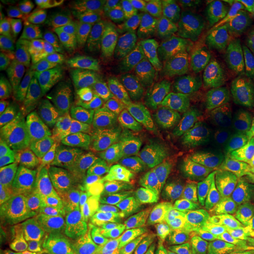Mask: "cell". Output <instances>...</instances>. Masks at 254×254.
<instances>
[{"instance_id":"cell-1","label":"cell","mask_w":254,"mask_h":254,"mask_svg":"<svg viewBox=\"0 0 254 254\" xmlns=\"http://www.w3.org/2000/svg\"><path fill=\"white\" fill-rule=\"evenodd\" d=\"M159 174L151 165L135 168L107 180L87 179L85 190L94 200L104 222L106 240L116 236L154 198Z\"/></svg>"},{"instance_id":"cell-2","label":"cell","mask_w":254,"mask_h":254,"mask_svg":"<svg viewBox=\"0 0 254 254\" xmlns=\"http://www.w3.org/2000/svg\"><path fill=\"white\" fill-rule=\"evenodd\" d=\"M178 195L192 225L226 218L254 198L249 186L233 177L201 172H182L176 179Z\"/></svg>"},{"instance_id":"cell-3","label":"cell","mask_w":254,"mask_h":254,"mask_svg":"<svg viewBox=\"0 0 254 254\" xmlns=\"http://www.w3.org/2000/svg\"><path fill=\"white\" fill-rule=\"evenodd\" d=\"M171 166L183 172H201L246 179L251 165L244 148L217 139H192L167 151Z\"/></svg>"},{"instance_id":"cell-4","label":"cell","mask_w":254,"mask_h":254,"mask_svg":"<svg viewBox=\"0 0 254 254\" xmlns=\"http://www.w3.org/2000/svg\"><path fill=\"white\" fill-rule=\"evenodd\" d=\"M126 254H182L183 231L176 211L164 204L146 206L117 239Z\"/></svg>"},{"instance_id":"cell-5","label":"cell","mask_w":254,"mask_h":254,"mask_svg":"<svg viewBox=\"0 0 254 254\" xmlns=\"http://www.w3.org/2000/svg\"><path fill=\"white\" fill-rule=\"evenodd\" d=\"M63 178L62 165L38 146L30 151L23 167L15 174L21 200L31 215L33 234L45 221L60 192Z\"/></svg>"},{"instance_id":"cell-6","label":"cell","mask_w":254,"mask_h":254,"mask_svg":"<svg viewBox=\"0 0 254 254\" xmlns=\"http://www.w3.org/2000/svg\"><path fill=\"white\" fill-rule=\"evenodd\" d=\"M74 103L47 97L39 111L37 145L49 157L72 170L77 161L79 142L73 131Z\"/></svg>"},{"instance_id":"cell-7","label":"cell","mask_w":254,"mask_h":254,"mask_svg":"<svg viewBox=\"0 0 254 254\" xmlns=\"http://www.w3.org/2000/svg\"><path fill=\"white\" fill-rule=\"evenodd\" d=\"M176 17L187 36L228 27H254V0H193L178 6Z\"/></svg>"},{"instance_id":"cell-8","label":"cell","mask_w":254,"mask_h":254,"mask_svg":"<svg viewBox=\"0 0 254 254\" xmlns=\"http://www.w3.org/2000/svg\"><path fill=\"white\" fill-rule=\"evenodd\" d=\"M254 105V51L233 63L219 97L217 118L224 128L250 126Z\"/></svg>"},{"instance_id":"cell-9","label":"cell","mask_w":254,"mask_h":254,"mask_svg":"<svg viewBox=\"0 0 254 254\" xmlns=\"http://www.w3.org/2000/svg\"><path fill=\"white\" fill-rule=\"evenodd\" d=\"M87 178L74 170L68 174L40 230L34 234L38 250L44 254H58L71 225Z\"/></svg>"},{"instance_id":"cell-10","label":"cell","mask_w":254,"mask_h":254,"mask_svg":"<svg viewBox=\"0 0 254 254\" xmlns=\"http://www.w3.org/2000/svg\"><path fill=\"white\" fill-rule=\"evenodd\" d=\"M106 94V82L98 64L74 58L63 51L58 77L49 97L77 103Z\"/></svg>"},{"instance_id":"cell-11","label":"cell","mask_w":254,"mask_h":254,"mask_svg":"<svg viewBox=\"0 0 254 254\" xmlns=\"http://www.w3.org/2000/svg\"><path fill=\"white\" fill-rule=\"evenodd\" d=\"M190 93L193 110L206 116L217 107L221 90L233 63L190 52Z\"/></svg>"},{"instance_id":"cell-12","label":"cell","mask_w":254,"mask_h":254,"mask_svg":"<svg viewBox=\"0 0 254 254\" xmlns=\"http://www.w3.org/2000/svg\"><path fill=\"white\" fill-rule=\"evenodd\" d=\"M183 53L176 38L161 32H142L125 41L116 55L120 64L140 72L176 58Z\"/></svg>"},{"instance_id":"cell-13","label":"cell","mask_w":254,"mask_h":254,"mask_svg":"<svg viewBox=\"0 0 254 254\" xmlns=\"http://www.w3.org/2000/svg\"><path fill=\"white\" fill-rule=\"evenodd\" d=\"M106 241L104 222L94 200L84 190L58 254H99Z\"/></svg>"},{"instance_id":"cell-14","label":"cell","mask_w":254,"mask_h":254,"mask_svg":"<svg viewBox=\"0 0 254 254\" xmlns=\"http://www.w3.org/2000/svg\"><path fill=\"white\" fill-rule=\"evenodd\" d=\"M133 78L147 94L152 109L165 124L174 128L186 126L194 112L190 94L145 74L133 72Z\"/></svg>"},{"instance_id":"cell-15","label":"cell","mask_w":254,"mask_h":254,"mask_svg":"<svg viewBox=\"0 0 254 254\" xmlns=\"http://www.w3.org/2000/svg\"><path fill=\"white\" fill-rule=\"evenodd\" d=\"M194 52L234 63L254 51V27H228L189 36Z\"/></svg>"},{"instance_id":"cell-16","label":"cell","mask_w":254,"mask_h":254,"mask_svg":"<svg viewBox=\"0 0 254 254\" xmlns=\"http://www.w3.org/2000/svg\"><path fill=\"white\" fill-rule=\"evenodd\" d=\"M36 105L34 95L7 87L0 88V122L2 129L18 136L30 150L37 147L33 140L39 126Z\"/></svg>"},{"instance_id":"cell-17","label":"cell","mask_w":254,"mask_h":254,"mask_svg":"<svg viewBox=\"0 0 254 254\" xmlns=\"http://www.w3.org/2000/svg\"><path fill=\"white\" fill-rule=\"evenodd\" d=\"M107 97L126 111L141 131L159 132L157 114L152 109L144 88L127 78L116 77L107 87Z\"/></svg>"},{"instance_id":"cell-18","label":"cell","mask_w":254,"mask_h":254,"mask_svg":"<svg viewBox=\"0 0 254 254\" xmlns=\"http://www.w3.org/2000/svg\"><path fill=\"white\" fill-rule=\"evenodd\" d=\"M32 219L26 206L11 190L1 192L0 199V246L11 250L23 245L30 236Z\"/></svg>"},{"instance_id":"cell-19","label":"cell","mask_w":254,"mask_h":254,"mask_svg":"<svg viewBox=\"0 0 254 254\" xmlns=\"http://www.w3.org/2000/svg\"><path fill=\"white\" fill-rule=\"evenodd\" d=\"M117 46V28L113 24L97 23L72 37L66 52L85 62H99L112 55Z\"/></svg>"},{"instance_id":"cell-20","label":"cell","mask_w":254,"mask_h":254,"mask_svg":"<svg viewBox=\"0 0 254 254\" xmlns=\"http://www.w3.org/2000/svg\"><path fill=\"white\" fill-rule=\"evenodd\" d=\"M138 131H141V129L135 123V120L125 110L112 101L110 122L106 124V126L98 133H95L94 135H92L91 138L79 142L80 160H87L99 152L112 147L123 136Z\"/></svg>"},{"instance_id":"cell-21","label":"cell","mask_w":254,"mask_h":254,"mask_svg":"<svg viewBox=\"0 0 254 254\" xmlns=\"http://www.w3.org/2000/svg\"><path fill=\"white\" fill-rule=\"evenodd\" d=\"M146 164V160L127 157L113 147H109L87 160L80 161L75 170L87 179L101 182L127 173Z\"/></svg>"},{"instance_id":"cell-22","label":"cell","mask_w":254,"mask_h":254,"mask_svg":"<svg viewBox=\"0 0 254 254\" xmlns=\"http://www.w3.org/2000/svg\"><path fill=\"white\" fill-rule=\"evenodd\" d=\"M112 101L109 98H91L74 103L73 131L78 142L91 138L110 122Z\"/></svg>"},{"instance_id":"cell-23","label":"cell","mask_w":254,"mask_h":254,"mask_svg":"<svg viewBox=\"0 0 254 254\" xmlns=\"http://www.w3.org/2000/svg\"><path fill=\"white\" fill-rule=\"evenodd\" d=\"M198 250L208 254H220L233 244L236 233L225 218L211 219L192 225L190 228Z\"/></svg>"},{"instance_id":"cell-24","label":"cell","mask_w":254,"mask_h":254,"mask_svg":"<svg viewBox=\"0 0 254 254\" xmlns=\"http://www.w3.org/2000/svg\"><path fill=\"white\" fill-rule=\"evenodd\" d=\"M0 84L1 87L34 95L30 86L23 44H12L7 50L0 53Z\"/></svg>"},{"instance_id":"cell-25","label":"cell","mask_w":254,"mask_h":254,"mask_svg":"<svg viewBox=\"0 0 254 254\" xmlns=\"http://www.w3.org/2000/svg\"><path fill=\"white\" fill-rule=\"evenodd\" d=\"M27 63L30 86L34 97L39 98L56 69V51L52 47L27 46L23 44Z\"/></svg>"},{"instance_id":"cell-26","label":"cell","mask_w":254,"mask_h":254,"mask_svg":"<svg viewBox=\"0 0 254 254\" xmlns=\"http://www.w3.org/2000/svg\"><path fill=\"white\" fill-rule=\"evenodd\" d=\"M17 33L21 44L27 46L43 45V47H63L66 50L67 44L57 32L50 26L45 17L34 14H24L15 24ZM68 41V40H67Z\"/></svg>"},{"instance_id":"cell-27","label":"cell","mask_w":254,"mask_h":254,"mask_svg":"<svg viewBox=\"0 0 254 254\" xmlns=\"http://www.w3.org/2000/svg\"><path fill=\"white\" fill-rule=\"evenodd\" d=\"M44 17L60 37L69 40L86 17V12L74 0H59L49 4Z\"/></svg>"},{"instance_id":"cell-28","label":"cell","mask_w":254,"mask_h":254,"mask_svg":"<svg viewBox=\"0 0 254 254\" xmlns=\"http://www.w3.org/2000/svg\"><path fill=\"white\" fill-rule=\"evenodd\" d=\"M112 147L127 157L154 160L163 152V142L154 133L138 131L123 136Z\"/></svg>"},{"instance_id":"cell-29","label":"cell","mask_w":254,"mask_h":254,"mask_svg":"<svg viewBox=\"0 0 254 254\" xmlns=\"http://www.w3.org/2000/svg\"><path fill=\"white\" fill-rule=\"evenodd\" d=\"M145 74L158 79V80L171 85L179 90L190 93V55L182 53L176 58L155 66L153 68L145 69Z\"/></svg>"},{"instance_id":"cell-30","label":"cell","mask_w":254,"mask_h":254,"mask_svg":"<svg viewBox=\"0 0 254 254\" xmlns=\"http://www.w3.org/2000/svg\"><path fill=\"white\" fill-rule=\"evenodd\" d=\"M159 5V0H111L109 8L97 17V20L98 23L113 24L116 21L144 17L153 13Z\"/></svg>"},{"instance_id":"cell-31","label":"cell","mask_w":254,"mask_h":254,"mask_svg":"<svg viewBox=\"0 0 254 254\" xmlns=\"http://www.w3.org/2000/svg\"><path fill=\"white\" fill-rule=\"evenodd\" d=\"M27 146L18 136L2 129L0 133V174L14 176L19 172L28 157Z\"/></svg>"},{"instance_id":"cell-32","label":"cell","mask_w":254,"mask_h":254,"mask_svg":"<svg viewBox=\"0 0 254 254\" xmlns=\"http://www.w3.org/2000/svg\"><path fill=\"white\" fill-rule=\"evenodd\" d=\"M225 219L233 228L234 233L254 246V198L241 205Z\"/></svg>"},{"instance_id":"cell-33","label":"cell","mask_w":254,"mask_h":254,"mask_svg":"<svg viewBox=\"0 0 254 254\" xmlns=\"http://www.w3.org/2000/svg\"><path fill=\"white\" fill-rule=\"evenodd\" d=\"M192 254H208V253H205L202 252V251L196 249ZM220 254H254V246L252 244H250L249 241L244 239V238H241L240 236L236 234V238H234V241L233 244H232V246L227 251H225L224 253H220Z\"/></svg>"},{"instance_id":"cell-34","label":"cell","mask_w":254,"mask_h":254,"mask_svg":"<svg viewBox=\"0 0 254 254\" xmlns=\"http://www.w3.org/2000/svg\"><path fill=\"white\" fill-rule=\"evenodd\" d=\"M110 2L111 0H91V1H87V6L92 11V13L95 15V18H97L109 8Z\"/></svg>"},{"instance_id":"cell-35","label":"cell","mask_w":254,"mask_h":254,"mask_svg":"<svg viewBox=\"0 0 254 254\" xmlns=\"http://www.w3.org/2000/svg\"><path fill=\"white\" fill-rule=\"evenodd\" d=\"M99 254H126V252L120 249V247H107V249L101 250V252Z\"/></svg>"},{"instance_id":"cell-36","label":"cell","mask_w":254,"mask_h":254,"mask_svg":"<svg viewBox=\"0 0 254 254\" xmlns=\"http://www.w3.org/2000/svg\"><path fill=\"white\" fill-rule=\"evenodd\" d=\"M0 254H20V253L15 252V251H12V250H1V253Z\"/></svg>"},{"instance_id":"cell-37","label":"cell","mask_w":254,"mask_h":254,"mask_svg":"<svg viewBox=\"0 0 254 254\" xmlns=\"http://www.w3.org/2000/svg\"><path fill=\"white\" fill-rule=\"evenodd\" d=\"M252 127H253V133H254V105H253V118H252Z\"/></svg>"}]
</instances>
